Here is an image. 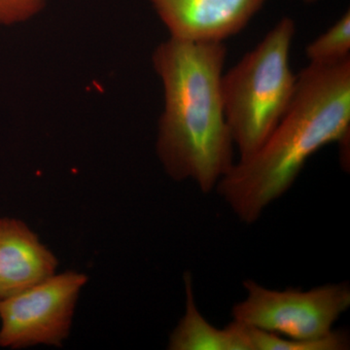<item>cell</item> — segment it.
<instances>
[{"label":"cell","instance_id":"obj_1","mask_svg":"<svg viewBox=\"0 0 350 350\" xmlns=\"http://www.w3.org/2000/svg\"><path fill=\"white\" fill-rule=\"evenodd\" d=\"M350 57L308 64L297 75L293 100L266 142L239 159L216 185L246 225L254 224L293 185L308 159L326 145L349 144Z\"/></svg>","mask_w":350,"mask_h":350},{"label":"cell","instance_id":"obj_2","mask_svg":"<svg viewBox=\"0 0 350 350\" xmlns=\"http://www.w3.org/2000/svg\"><path fill=\"white\" fill-rule=\"evenodd\" d=\"M226 57L224 42L172 38L152 56L165 100L157 154L170 177L193 181L204 194L213 191L234 163L221 90Z\"/></svg>","mask_w":350,"mask_h":350},{"label":"cell","instance_id":"obj_3","mask_svg":"<svg viewBox=\"0 0 350 350\" xmlns=\"http://www.w3.org/2000/svg\"><path fill=\"white\" fill-rule=\"evenodd\" d=\"M296 25L283 17L221 80L226 120L239 159L256 152L293 100L297 75L290 68Z\"/></svg>","mask_w":350,"mask_h":350},{"label":"cell","instance_id":"obj_4","mask_svg":"<svg viewBox=\"0 0 350 350\" xmlns=\"http://www.w3.org/2000/svg\"><path fill=\"white\" fill-rule=\"evenodd\" d=\"M247 296L232 308V319L245 325L303 342L322 340L350 308L347 282L312 288L271 290L252 280L243 282Z\"/></svg>","mask_w":350,"mask_h":350},{"label":"cell","instance_id":"obj_5","mask_svg":"<svg viewBox=\"0 0 350 350\" xmlns=\"http://www.w3.org/2000/svg\"><path fill=\"white\" fill-rule=\"evenodd\" d=\"M88 278L76 271L54 275L0 300V347L61 345L68 338L78 296Z\"/></svg>","mask_w":350,"mask_h":350},{"label":"cell","instance_id":"obj_6","mask_svg":"<svg viewBox=\"0 0 350 350\" xmlns=\"http://www.w3.org/2000/svg\"><path fill=\"white\" fill-rule=\"evenodd\" d=\"M170 38L224 42L243 31L267 0H149Z\"/></svg>","mask_w":350,"mask_h":350},{"label":"cell","instance_id":"obj_7","mask_svg":"<svg viewBox=\"0 0 350 350\" xmlns=\"http://www.w3.org/2000/svg\"><path fill=\"white\" fill-rule=\"evenodd\" d=\"M57 260L18 219L0 218V300L55 275Z\"/></svg>","mask_w":350,"mask_h":350},{"label":"cell","instance_id":"obj_8","mask_svg":"<svg viewBox=\"0 0 350 350\" xmlns=\"http://www.w3.org/2000/svg\"><path fill=\"white\" fill-rule=\"evenodd\" d=\"M185 313L170 334L167 349L170 350H250L243 325L234 321L218 329L209 323L196 304L193 278L184 273Z\"/></svg>","mask_w":350,"mask_h":350},{"label":"cell","instance_id":"obj_9","mask_svg":"<svg viewBox=\"0 0 350 350\" xmlns=\"http://www.w3.org/2000/svg\"><path fill=\"white\" fill-rule=\"evenodd\" d=\"M243 330L250 350L349 349V337L345 331L334 330L330 335L322 340L303 342L271 332L260 330L245 324H243Z\"/></svg>","mask_w":350,"mask_h":350},{"label":"cell","instance_id":"obj_10","mask_svg":"<svg viewBox=\"0 0 350 350\" xmlns=\"http://www.w3.org/2000/svg\"><path fill=\"white\" fill-rule=\"evenodd\" d=\"M310 64H331L350 57V12H347L330 29L306 48Z\"/></svg>","mask_w":350,"mask_h":350},{"label":"cell","instance_id":"obj_11","mask_svg":"<svg viewBox=\"0 0 350 350\" xmlns=\"http://www.w3.org/2000/svg\"><path fill=\"white\" fill-rule=\"evenodd\" d=\"M48 0H0V25L31 20L43 10Z\"/></svg>","mask_w":350,"mask_h":350},{"label":"cell","instance_id":"obj_12","mask_svg":"<svg viewBox=\"0 0 350 350\" xmlns=\"http://www.w3.org/2000/svg\"><path fill=\"white\" fill-rule=\"evenodd\" d=\"M303 1L305 2V3L312 4L314 3V2H317V0H303Z\"/></svg>","mask_w":350,"mask_h":350}]
</instances>
